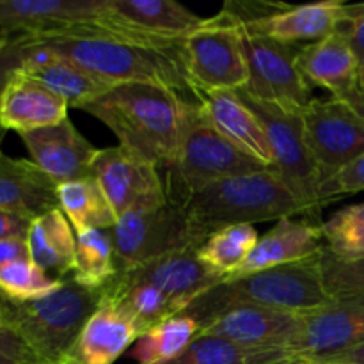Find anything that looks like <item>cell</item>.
<instances>
[{"mask_svg": "<svg viewBox=\"0 0 364 364\" xmlns=\"http://www.w3.org/2000/svg\"><path fill=\"white\" fill-rule=\"evenodd\" d=\"M59 208L57 185L32 160L0 151V210L34 220Z\"/></svg>", "mask_w": 364, "mask_h": 364, "instance_id": "cell-26", "label": "cell"}, {"mask_svg": "<svg viewBox=\"0 0 364 364\" xmlns=\"http://www.w3.org/2000/svg\"><path fill=\"white\" fill-rule=\"evenodd\" d=\"M100 16L135 34L169 43L185 41L206 23V18L174 0H105Z\"/></svg>", "mask_w": 364, "mask_h": 364, "instance_id": "cell-16", "label": "cell"}, {"mask_svg": "<svg viewBox=\"0 0 364 364\" xmlns=\"http://www.w3.org/2000/svg\"><path fill=\"white\" fill-rule=\"evenodd\" d=\"M23 66V36H0V96L14 71Z\"/></svg>", "mask_w": 364, "mask_h": 364, "instance_id": "cell-38", "label": "cell"}, {"mask_svg": "<svg viewBox=\"0 0 364 364\" xmlns=\"http://www.w3.org/2000/svg\"><path fill=\"white\" fill-rule=\"evenodd\" d=\"M301 117L306 144L322 176L323 192L343 167L364 155V116L345 100L315 98Z\"/></svg>", "mask_w": 364, "mask_h": 364, "instance_id": "cell-11", "label": "cell"}, {"mask_svg": "<svg viewBox=\"0 0 364 364\" xmlns=\"http://www.w3.org/2000/svg\"><path fill=\"white\" fill-rule=\"evenodd\" d=\"M32 162L55 185L92 176L98 149L75 128L70 117L52 127L20 134Z\"/></svg>", "mask_w": 364, "mask_h": 364, "instance_id": "cell-15", "label": "cell"}, {"mask_svg": "<svg viewBox=\"0 0 364 364\" xmlns=\"http://www.w3.org/2000/svg\"><path fill=\"white\" fill-rule=\"evenodd\" d=\"M279 364H315V363L308 361V359H302V358H295V359H290V361H284V363H279Z\"/></svg>", "mask_w": 364, "mask_h": 364, "instance_id": "cell-45", "label": "cell"}, {"mask_svg": "<svg viewBox=\"0 0 364 364\" xmlns=\"http://www.w3.org/2000/svg\"><path fill=\"white\" fill-rule=\"evenodd\" d=\"M295 359L287 350L245 348L219 336L199 334L178 358L164 364H279Z\"/></svg>", "mask_w": 364, "mask_h": 364, "instance_id": "cell-30", "label": "cell"}, {"mask_svg": "<svg viewBox=\"0 0 364 364\" xmlns=\"http://www.w3.org/2000/svg\"><path fill=\"white\" fill-rule=\"evenodd\" d=\"M20 259H31L27 238H7V240H0V267L20 262Z\"/></svg>", "mask_w": 364, "mask_h": 364, "instance_id": "cell-41", "label": "cell"}, {"mask_svg": "<svg viewBox=\"0 0 364 364\" xmlns=\"http://www.w3.org/2000/svg\"><path fill=\"white\" fill-rule=\"evenodd\" d=\"M31 259L55 279L71 276L77 255V233L60 208L32 220L27 237Z\"/></svg>", "mask_w": 364, "mask_h": 364, "instance_id": "cell-27", "label": "cell"}, {"mask_svg": "<svg viewBox=\"0 0 364 364\" xmlns=\"http://www.w3.org/2000/svg\"><path fill=\"white\" fill-rule=\"evenodd\" d=\"M6 134H7V130L2 127V123H0V142H2V139L6 137Z\"/></svg>", "mask_w": 364, "mask_h": 364, "instance_id": "cell-46", "label": "cell"}, {"mask_svg": "<svg viewBox=\"0 0 364 364\" xmlns=\"http://www.w3.org/2000/svg\"><path fill=\"white\" fill-rule=\"evenodd\" d=\"M194 247L223 228L306 217L304 206L270 169L215 181L185 205Z\"/></svg>", "mask_w": 364, "mask_h": 364, "instance_id": "cell-4", "label": "cell"}, {"mask_svg": "<svg viewBox=\"0 0 364 364\" xmlns=\"http://www.w3.org/2000/svg\"><path fill=\"white\" fill-rule=\"evenodd\" d=\"M164 169L167 201L185 208L192 196L215 181L259 173L269 167L220 135L199 102H192L176 155Z\"/></svg>", "mask_w": 364, "mask_h": 364, "instance_id": "cell-6", "label": "cell"}, {"mask_svg": "<svg viewBox=\"0 0 364 364\" xmlns=\"http://www.w3.org/2000/svg\"><path fill=\"white\" fill-rule=\"evenodd\" d=\"M78 284L103 290L117 276L112 237L105 230H89L77 235V255L71 272Z\"/></svg>", "mask_w": 364, "mask_h": 364, "instance_id": "cell-32", "label": "cell"}, {"mask_svg": "<svg viewBox=\"0 0 364 364\" xmlns=\"http://www.w3.org/2000/svg\"><path fill=\"white\" fill-rule=\"evenodd\" d=\"M121 274H128L134 279L146 281L159 288L178 306L180 313H183L199 295L224 281L223 276L201 262L198 249L171 252Z\"/></svg>", "mask_w": 364, "mask_h": 364, "instance_id": "cell-18", "label": "cell"}, {"mask_svg": "<svg viewBox=\"0 0 364 364\" xmlns=\"http://www.w3.org/2000/svg\"><path fill=\"white\" fill-rule=\"evenodd\" d=\"M28 38L107 85L156 84L196 98L185 68L183 41L146 38L100 14L55 34Z\"/></svg>", "mask_w": 364, "mask_h": 364, "instance_id": "cell-1", "label": "cell"}, {"mask_svg": "<svg viewBox=\"0 0 364 364\" xmlns=\"http://www.w3.org/2000/svg\"><path fill=\"white\" fill-rule=\"evenodd\" d=\"M183 60L196 98L206 91H240L249 82L240 25L226 11L183 41Z\"/></svg>", "mask_w": 364, "mask_h": 364, "instance_id": "cell-8", "label": "cell"}, {"mask_svg": "<svg viewBox=\"0 0 364 364\" xmlns=\"http://www.w3.org/2000/svg\"><path fill=\"white\" fill-rule=\"evenodd\" d=\"M237 95L262 121L272 149V171L291 194L304 206L306 217L320 220V212L326 206L322 192V176L313 160L304 139L301 112L283 109L274 103L259 102L245 92Z\"/></svg>", "mask_w": 364, "mask_h": 364, "instance_id": "cell-7", "label": "cell"}, {"mask_svg": "<svg viewBox=\"0 0 364 364\" xmlns=\"http://www.w3.org/2000/svg\"><path fill=\"white\" fill-rule=\"evenodd\" d=\"M141 334L137 323L123 309L102 302L82 329L68 364H114Z\"/></svg>", "mask_w": 364, "mask_h": 364, "instance_id": "cell-24", "label": "cell"}, {"mask_svg": "<svg viewBox=\"0 0 364 364\" xmlns=\"http://www.w3.org/2000/svg\"><path fill=\"white\" fill-rule=\"evenodd\" d=\"M109 233L112 237L117 274L171 252L196 249L185 208L171 201L156 208L124 213Z\"/></svg>", "mask_w": 364, "mask_h": 364, "instance_id": "cell-10", "label": "cell"}, {"mask_svg": "<svg viewBox=\"0 0 364 364\" xmlns=\"http://www.w3.org/2000/svg\"><path fill=\"white\" fill-rule=\"evenodd\" d=\"M23 36V34H21ZM21 70L43 85L59 95L64 102L75 109H82L89 102L102 96L112 85L96 80L84 70L75 66L64 57L50 52L45 46L23 36V66Z\"/></svg>", "mask_w": 364, "mask_h": 364, "instance_id": "cell-25", "label": "cell"}, {"mask_svg": "<svg viewBox=\"0 0 364 364\" xmlns=\"http://www.w3.org/2000/svg\"><path fill=\"white\" fill-rule=\"evenodd\" d=\"M198 102L210 123L237 148L272 167V149L262 121L235 91L199 92Z\"/></svg>", "mask_w": 364, "mask_h": 364, "instance_id": "cell-23", "label": "cell"}, {"mask_svg": "<svg viewBox=\"0 0 364 364\" xmlns=\"http://www.w3.org/2000/svg\"><path fill=\"white\" fill-rule=\"evenodd\" d=\"M92 176L109 199L116 217L135 210H148L167 203L166 185L160 178L159 166L151 160L123 148L98 149Z\"/></svg>", "mask_w": 364, "mask_h": 364, "instance_id": "cell-12", "label": "cell"}, {"mask_svg": "<svg viewBox=\"0 0 364 364\" xmlns=\"http://www.w3.org/2000/svg\"><path fill=\"white\" fill-rule=\"evenodd\" d=\"M358 92L361 96H364V64L359 68V75H358Z\"/></svg>", "mask_w": 364, "mask_h": 364, "instance_id": "cell-44", "label": "cell"}, {"mask_svg": "<svg viewBox=\"0 0 364 364\" xmlns=\"http://www.w3.org/2000/svg\"><path fill=\"white\" fill-rule=\"evenodd\" d=\"M258 240L259 235L252 224L223 228L206 238L198 249V256L213 272L230 279L244 267Z\"/></svg>", "mask_w": 364, "mask_h": 364, "instance_id": "cell-31", "label": "cell"}, {"mask_svg": "<svg viewBox=\"0 0 364 364\" xmlns=\"http://www.w3.org/2000/svg\"><path fill=\"white\" fill-rule=\"evenodd\" d=\"M0 364H43L27 341L0 322Z\"/></svg>", "mask_w": 364, "mask_h": 364, "instance_id": "cell-37", "label": "cell"}, {"mask_svg": "<svg viewBox=\"0 0 364 364\" xmlns=\"http://www.w3.org/2000/svg\"><path fill=\"white\" fill-rule=\"evenodd\" d=\"M201 333V327L187 315H176L142 333L127 355L139 364H164L178 358Z\"/></svg>", "mask_w": 364, "mask_h": 364, "instance_id": "cell-29", "label": "cell"}, {"mask_svg": "<svg viewBox=\"0 0 364 364\" xmlns=\"http://www.w3.org/2000/svg\"><path fill=\"white\" fill-rule=\"evenodd\" d=\"M345 6L347 4L338 0H323L304 6L270 4L269 9L258 18L242 23L251 25L276 41L299 45L301 41H318L336 32L343 20Z\"/></svg>", "mask_w": 364, "mask_h": 364, "instance_id": "cell-20", "label": "cell"}, {"mask_svg": "<svg viewBox=\"0 0 364 364\" xmlns=\"http://www.w3.org/2000/svg\"><path fill=\"white\" fill-rule=\"evenodd\" d=\"M63 279H55L36 265L32 259H20L0 267V294L14 301H36L50 295L60 287Z\"/></svg>", "mask_w": 364, "mask_h": 364, "instance_id": "cell-34", "label": "cell"}, {"mask_svg": "<svg viewBox=\"0 0 364 364\" xmlns=\"http://www.w3.org/2000/svg\"><path fill=\"white\" fill-rule=\"evenodd\" d=\"M68 103L23 70L14 71L0 96V123L18 134L68 119Z\"/></svg>", "mask_w": 364, "mask_h": 364, "instance_id": "cell-21", "label": "cell"}, {"mask_svg": "<svg viewBox=\"0 0 364 364\" xmlns=\"http://www.w3.org/2000/svg\"><path fill=\"white\" fill-rule=\"evenodd\" d=\"M329 363H347V364H364V345L361 347L354 348V350H348L345 352V354L338 355V358H334L333 361ZM326 364V363H323Z\"/></svg>", "mask_w": 364, "mask_h": 364, "instance_id": "cell-42", "label": "cell"}, {"mask_svg": "<svg viewBox=\"0 0 364 364\" xmlns=\"http://www.w3.org/2000/svg\"><path fill=\"white\" fill-rule=\"evenodd\" d=\"M301 333V315L263 306H237L201 327L199 334L219 336L245 348L287 350L295 355Z\"/></svg>", "mask_w": 364, "mask_h": 364, "instance_id": "cell-14", "label": "cell"}, {"mask_svg": "<svg viewBox=\"0 0 364 364\" xmlns=\"http://www.w3.org/2000/svg\"><path fill=\"white\" fill-rule=\"evenodd\" d=\"M105 0H0L2 36H48L92 20Z\"/></svg>", "mask_w": 364, "mask_h": 364, "instance_id": "cell-17", "label": "cell"}, {"mask_svg": "<svg viewBox=\"0 0 364 364\" xmlns=\"http://www.w3.org/2000/svg\"><path fill=\"white\" fill-rule=\"evenodd\" d=\"M59 208L77 235L89 230H112L117 217L95 176L57 185Z\"/></svg>", "mask_w": 364, "mask_h": 364, "instance_id": "cell-28", "label": "cell"}, {"mask_svg": "<svg viewBox=\"0 0 364 364\" xmlns=\"http://www.w3.org/2000/svg\"><path fill=\"white\" fill-rule=\"evenodd\" d=\"M326 364H347V363H326Z\"/></svg>", "mask_w": 364, "mask_h": 364, "instance_id": "cell-47", "label": "cell"}, {"mask_svg": "<svg viewBox=\"0 0 364 364\" xmlns=\"http://www.w3.org/2000/svg\"><path fill=\"white\" fill-rule=\"evenodd\" d=\"M297 68L309 85L327 89L333 98L348 100L358 91L361 64L347 34L340 28L327 38L302 45Z\"/></svg>", "mask_w": 364, "mask_h": 364, "instance_id": "cell-19", "label": "cell"}, {"mask_svg": "<svg viewBox=\"0 0 364 364\" xmlns=\"http://www.w3.org/2000/svg\"><path fill=\"white\" fill-rule=\"evenodd\" d=\"M323 284L331 299L364 295V258L343 262L323 249L320 255Z\"/></svg>", "mask_w": 364, "mask_h": 364, "instance_id": "cell-35", "label": "cell"}, {"mask_svg": "<svg viewBox=\"0 0 364 364\" xmlns=\"http://www.w3.org/2000/svg\"><path fill=\"white\" fill-rule=\"evenodd\" d=\"M102 301V290L82 287L68 276L55 291L36 301H14L0 294V322L16 331L43 364H68Z\"/></svg>", "mask_w": 364, "mask_h": 364, "instance_id": "cell-5", "label": "cell"}, {"mask_svg": "<svg viewBox=\"0 0 364 364\" xmlns=\"http://www.w3.org/2000/svg\"><path fill=\"white\" fill-rule=\"evenodd\" d=\"M364 191V155L348 164L340 171L323 188L326 203L336 201V198L348 194H358Z\"/></svg>", "mask_w": 364, "mask_h": 364, "instance_id": "cell-36", "label": "cell"}, {"mask_svg": "<svg viewBox=\"0 0 364 364\" xmlns=\"http://www.w3.org/2000/svg\"><path fill=\"white\" fill-rule=\"evenodd\" d=\"M340 31L347 34L355 55H358L359 64H364V4H355V6H345L343 20L340 23Z\"/></svg>", "mask_w": 364, "mask_h": 364, "instance_id": "cell-39", "label": "cell"}, {"mask_svg": "<svg viewBox=\"0 0 364 364\" xmlns=\"http://www.w3.org/2000/svg\"><path fill=\"white\" fill-rule=\"evenodd\" d=\"M32 220L18 213L0 210V240L7 238H27Z\"/></svg>", "mask_w": 364, "mask_h": 364, "instance_id": "cell-40", "label": "cell"}, {"mask_svg": "<svg viewBox=\"0 0 364 364\" xmlns=\"http://www.w3.org/2000/svg\"><path fill=\"white\" fill-rule=\"evenodd\" d=\"M323 247L326 242L322 223L308 217H284L277 220L269 233L259 237L258 244L237 276L302 262L322 252Z\"/></svg>", "mask_w": 364, "mask_h": 364, "instance_id": "cell-22", "label": "cell"}, {"mask_svg": "<svg viewBox=\"0 0 364 364\" xmlns=\"http://www.w3.org/2000/svg\"><path fill=\"white\" fill-rule=\"evenodd\" d=\"M295 355L315 364L364 345V295L333 299L329 304L304 313Z\"/></svg>", "mask_w": 364, "mask_h": 364, "instance_id": "cell-13", "label": "cell"}, {"mask_svg": "<svg viewBox=\"0 0 364 364\" xmlns=\"http://www.w3.org/2000/svg\"><path fill=\"white\" fill-rule=\"evenodd\" d=\"M238 25L249 70V82L240 91L259 102L302 112L315 100L297 68L302 45L276 41L242 21Z\"/></svg>", "mask_w": 364, "mask_h": 364, "instance_id": "cell-9", "label": "cell"}, {"mask_svg": "<svg viewBox=\"0 0 364 364\" xmlns=\"http://www.w3.org/2000/svg\"><path fill=\"white\" fill-rule=\"evenodd\" d=\"M326 251L352 262L364 258V203L348 205L322 223Z\"/></svg>", "mask_w": 364, "mask_h": 364, "instance_id": "cell-33", "label": "cell"}, {"mask_svg": "<svg viewBox=\"0 0 364 364\" xmlns=\"http://www.w3.org/2000/svg\"><path fill=\"white\" fill-rule=\"evenodd\" d=\"M323 251V249H322ZM320 255L290 265L274 267L245 276L230 277L199 295L181 315L205 327L215 316L237 306H263L304 315L329 304Z\"/></svg>", "mask_w": 364, "mask_h": 364, "instance_id": "cell-3", "label": "cell"}, {"mask_svg": "<svg viewBox=\"0 0 364 364\" xmlns=\"http://www.w3.org/2000/svg\"><path fill=\"white\" fill-rule=\"evenodd\" d=\"M345 102H348V103H350V105L354 107L355 110H359V112H361L363 116H364V96L359 95L358 91H355L354 95L350 96V98H348V100H345Z\"/></svg>", "mask_w": 364, "mask_h": 364, "instance_id": "cell-43", "label": "cell"}, {"mask_svg": "<svg viewBox=\"0 0 364 364\" xmlns=\"http://www.w3.org/2000/svg\"><path fill=\"white\" fill-rule=\"evenodd\" d=\"M192 102L164 85L119 84L82 110L110 128L119 146L166 167L176 155Z\"/></svg>", "mask_w": 364, "mask_h": 364, "instance_id": "cell-2", "label": "cell"}]
</instances>
